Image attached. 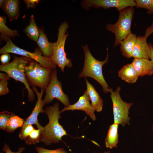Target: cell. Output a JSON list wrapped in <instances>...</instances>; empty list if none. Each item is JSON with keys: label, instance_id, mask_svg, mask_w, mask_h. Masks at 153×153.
I'll use <instances>...</instances> for the list:
<instances>
[{"label": "cell", "instance_id": "cell-1", "mask_svg": "<svg viewBox=\"0 0 153 153\" xmlns=\"http://www.w3.org/2000/svg\"><path fill=\"white\" fill-rule=\"evenodd\" d=\"M44 113L48 116L49 122L41 130L40 141L47 145L59 143L63 137L67 135L59 122L61 116L59 103L56 102L52 106L46 107Z\"/></svg>", "mask_w": 153, "mask_h": 153}, {"label": "cell", "instance_id": "cell-2", "mask_svg": "<svg viewBox=\"0 0 153 153\" xmlns=\"http://www.w3.org/2000/svg\"><path fill=\"white\" fill-rule=\"evenodd\" d=\"M82 48L84 51V61L82 70L79 74V78L90 77L92 78L102 86L104 93L110 92L111 88L105 80L102 72L103 66L107 63L109 60L108 48L105 59L103 61H100L93 56L87 44L82 46Z\"/></svg>", "mask_w": 153, "mask_h": 153}, {"label": "cell", "instance_id": "cell-3", "mask_svg": "<svg viewBox=\"0 0 153 153\" xmlns=\"http://www.w3.org/2000/svg\"><path fill=\"white\" fill-rule=\"evenodd\" d=\"M13 56L12 61L7 64L0 65V70L5 72L10 78L22 83L27 91L29 101L33 102L35 99V95L30 87L25 72L26 66L32 60L24 56L18 57L14 55Z\"/></svg>", "mask_w": 153, "mask_h": 153}, {"label": "cell", "instance_id": "cell-4", "mask_svg": "<svg viewBox=\"0 0 153 153\" xmlns=\"http://www.w3.org/2000/svg\"><path fill=\"white\" fill-rule=\"evenodd\" d=\"M118 21L114 24L109 23L106 26V29L114 34V47L120 45L121 41L130 34L131 22L134 12L133 7H129L119 11Z\"/></svg>", "mask_w": 153, "mask_h": 153}, {"label": "cell", "instance_id": "cell-5", "mask_svg": "<svg viewBox=\"0 0 153 153\" xmlns=\"http://www.w3.org/2000/svg\"><path fill=\"white\" fill-rule=\"evenodd\" d=\"M68 27V24L65 21L62 22L59 27L57 40L56 42H52L53 53L50 58L63 72H64L65 66L70 68L73 65L71 59L67 58L65 50V42L68 34V32L67 33Z\"/></svg>", "mask_w": 153, "mask_h": 153}, {"label": "cell", "instance_id": "cell-6", "mask_svg": "<svg viewBox=\"0 0 153 153\" xmlns=\"http://www.w3.org/2000/svg\"><path fill=\"white\" fill-rule=\"evenodd\" d=\"M53 70L45 68L32 60L26 66L25 72L29 85L45 90L50 82Z\"/></svg>", "mask_w": 153, "mask_h": 153}, {"label": "cell", "instance_id": "cell-7", "mask_svg": "<svg viewBox=\"0 0 153 153\" xmlns=\"http://www.w3.org/2000/svg\"><path fill=\"white\" fill-rule=\"evenodd\" d=\"M12 53L22 56L34 60L43 67L52 70L56 69V66L50 58L42 55L40 49H35L31 52L21 48L15 45L10 38L6 42L5 45L0 49V54Z\"/></svg>", "mask_w": 153, "mask_h": 153}, {"label": "cell", "instance_id": "cell-8", "mask_svg": "<svg viewBox=\"0 0 153 153\" xmlns=\"http://www.w3.org/2000/svg\"><path fill=\"white\" fill-rule=\"evenodd\" d=\"M120 87H118L115 91L111 88L110 92L113 106L114 123L124 126L126 124L130 125L131 118L128 116L129 110L133 103H127L124 101L120 95Z\"/></svg>", "mask_w": 153, "mask_h": 153}, {"label": "cell", "instance_id": "cell-9", "mask_svg": "<svg viewBox=\"0 0 153 153\" xmlns=\"http://www.w3.org/2000/svg\"><path fill=\"white\" fill-rule=\"evenodd\" d=\"M45 90L46 95L42 100L44 106L52 102L55 98L65 107L70 105L68 96L63 92L61 83L58 79L57 71L56 69L52 71L50 82Z\"/></svg>", "mask_w": 153, "mask_h": 153}, {"label": "cell", "instance_id": "cell-10", "mask_svg": "<svg viewBox=\"0 0 153 153\" xmlns=\"http://www.w3.org/2000/svg\"><path fill=\"white\" fill-rule=\"evenodd\" d=\"M83 8L87 10L91 7L106 9L116 8L118 11L128 7L135 6L133 0H84L81 3Z\"/></svg>", "mask_w": 153, "mask_h": 153}, {"label": "cell", "instance_id": "cell-11", "mask_svg": "<svg viewBox=\"0 0 153 153\" xmlns=\"http://www.w3.org/2000/svg\"><path fill=\"white\" fill-rule=\"evenodd\" d=\"M90 100L86 90L83 95L80 97L76 102L65 107L60 112L61 113L66 110H82L84 111L94 121L96 119L94 114L95 110L90 103Z\"/></svg>", "mask_w": 153, "mask_h": 153}, {"label": "cell", "instance_id": "cell-12", "mask_svg": "<svg viewBox=\"0 0 153 153\" xmlns=\"http://www.w3.org/2000/svg\"><path fill=\"white\" fill-rule=\"evenodd\" d=\"M33 90L36 94L37 97V100L30 115L25 120L23 126L21 128L24 127L28 125L35 124L36 125L38 129H41L42 130L44 127L41 126L39 123L38 120V117L41 113L44 112V110L43 109L42 97L44 90L41 89L39 92L35 86H33Z\"/></svg>", "mask_w": 153, "mask_h": 153}, {"label": "cell", "instance_id": "cell-13", "mask_svg": "<svg viewBox=\"0 0 153 153\" xmlns=\"http://www.w3.org/2000/svg\"><path fill=\"white\" fill-rule=\"evenodd\" d=\"M147 39L144 36H138L132 52V57L134 58H143L151 59L150 47L148 44Z\"/></svg>", "mask_w": 153, "mask_h": 153}, {"label": "cell", "instance_id": "cell-14", "mask_svg": "<svg viewBox=\"0 0 153 153\" xmlns=\"http://www.w3.org/2000/svg\"><path fill=\"white\" fill-rule=\"evenodd\" d=\"M131 64L139 76L153 75V65L150 60L143 58H134Z\"/></svg>", "mask_w": 153, "mask_h": 153}, {"label": "cell", "instance_id": "cell-15", "mask_svg": "<svg viewBox=\"0 0 153 153\" xmlns=\"http://www.w3.org/2000/svg\"><path fill=\"white\" fill-rule=\"evenodd\" d=\"M87 87L86 90L91 101V104L97 112L102 111L103 106V100L94 86L85 78Z\"/></svg>", "mask_w": 153, "mask_h": 153}, {"label": "cell", "instance_id": "cell-16", "mask_svg": "<svg viewBox=\"0 0 153 153\" xmlns=\"http://www.w3.org/2000/svg\"><path fill=\"white\" fill-rule=\"evenodd\" d=\"M37 43L42 55L50 58L53 53L52 42L48 41L42 27L40 28V34Z\"/></svg>", "mask_w": 153, "mask_h": 153}, {"label": "cell", "instance_id": "cell-17", "mask_svg": "<svg viewBox=\"0 0 153 153\" xmlns=\"http://www.w3.org/2000/svg\"><path fill=\"white\" fill-rule=\"evenodd\" d=\"M10 21L17 20L20 15L19 1L18 0H6L1 8Z\"/></svg>", "mask_w": 153, "mask_h": 153}, {"label": "cell", "instance_id": "cell-18", "mask_svg": "<svg viewBox=\"0 0 153 153\" xmlns=\"http://www.w3.org/2000/svg\"><path fill=\"white\" fill-rule=\"evenodd\" d=\"M118 75L122 80L130 84L136 82L139 76L131 63L123 66L118 71Z\"/></svg>", "mask_w": 153, "mask_h": 153}, {"label": "cell", "instance_id": "cell-19", "mask_svg": "<svg viewBox=\"0 0 153 153\" xmlns=\"http://www.w3.org/2000/svg\"><path fill=\"white\" fill-rule=\"evenodd\" d=\"M137 39L136 35L131 33L120 41V50L123 56L128 58L132 57V52Z\"/></svg>", "mask_w": 153, "mask_h": 153}, {"label": "cell", "instance_id": "cell-20", "mask_svg": "<svg viewBox=\"0 0 153 153\" xmlns=\"http://www.w3.org/2000/svg\"><path fill=\"white\" fill-rule=\"evenodd\" d=\"M118 124L114 123L109 126L105 139V144L107 148L112 149L117 147V144L118 143Z\"/></svg>", "mask_w": 153, "mask_h": 153}, {"label": "cell", "instance_id": "cell-21", "mask_svg": "<svg viewBox=\"0 0 153 153\" xmlns=\"http://www.w3.org/2000/svg\"><path fill=\"white\" fill-rule=\"evenodd\" d=\"M6 18L4 16H0V41H3L7 42L11 37L14 38L15 37H19L18 31L9 28L6 25Z\"/></svg>", "mask_w": 153, "mask_h": 153}, {"label": "cell", "instance_id": "cell-22", "mask_svg": "<svg viewBox=\"0 0 153 153\" xmlns=\"http://www.w3.org/2000/svg\"><path fill=\"white\" fill-rule=\"evenodd\" d=\"M29 25L24 29L26 34L31 40L37 42L40 34V28L37 26L34 17L31 15L30 17Z\"/></svg>", "mask_w": 153, "mask_h": 153}, {"label": "cell", "instance_id": "cell-23", "mask_svg": "<svg viewBox=\"0 0 153 153\" xmlns=\"http://www.w3.org/2000/svg\"><path fill=\"white\" fill-rule=\"evenodd\" d=\"M25 120L13 113H11L10 117L6 131L9 133L13 132L18 128H22Z\"/></svg>", "mask_w": 153, "mask_h": 153}, {"label": "cell", "instance_id": "cell-24", "mask_svg": "<svg viewBox=\"0 0 153 153\" xmlns=\"http://www.w3.org/2000/svg\"><path fill=\"white\" fill-rule=\"evenodd\" d=\"M40 129H33L29 134L25 140L26 144L35 145L40 141L41 130Z\"/></svg>", "mask_w": 153, "mask_h": 153}, {"label": "cell", "instance_id": "cell-25", "mask_svg": "<svg viewBox=\"0 0 153 153\" xmlns=\"http://www.w3.org/2000/svg\"><path fill=\"white\" fill-rule=\"evenodd\" d=\"M10 78L6 73H0V95L6 94L9 92L7 85Z\"/></svg>", "mask_w": 153, "mask_h": 153}, {"label": "cell", "instance_id": "cell-26", "mask_svg": "<svg viewBox=\"0 0 153 153\" xmlns=\"http://www.w3.org/2000/svg\"><path fill=\"white\" fill-rule=\"evenodd\" d=\"M135 1L137 8L146 9L148 14H153V0H135Z\"/></svg>", "mask_w": 153, "mask_h": 153}, {"label": "cell", "instance_id": "cell-27", "mask_svg": "<svg viewBox=\"0 0 153 153\" xmlns=\"http://www.w3.org/2000/svg\"><path fill=\"white\" fill-rule=\"evenodd\" d=\"M11 113L7 111L0 113V128L6 131L10 117Z\"/></svg>", "mask_w": 153, "mask_h": 153}, {"label": "cell", "instance_id": "cell-28", "mask_svg": "<svg viewBox=\"0 0 153 153\" xmlns=\"http://www.w3.org/2000/svg\"><path fill=\"white\" fill-rule=\"evenodd\" d=\"M34 128L32 125H28L21 128L19 135L21 140H25Z\"/></svg>", "mask_w": 153, "mask_h": 153}, {"label": "cell", "instance_id": "cell-29", "mask_svg": "<svg viewBox=\"0 0 153 153\" xmlns=\"http://www.w3.org/2000/svg\"><path fill=\"white\" fill-rule=\"evenodd\" d=\"M36 150L38 153H68L63 148H58L55 150H49L42 147H36Z\"/></svg>", "mask_w": 153, "mask_h": 153}, {"label": "cell", "instance_id": "cell-30", "mask_svg": "<svg viewBox=\"0 0 153 153\" xmlns=\"http://www.w3.org/2000/svg\"><path fill=\"white\" fill-rule=\"evenodd\" d=\"M10 57L8 53L2 54L0 57V61L2 65H6L9 63Z\"/></svg>", "mask_w": 153, "mask_h": 153}, {"label": "cell", "instance_id": "cell-31", "mask_svg": "<svg viewBox=\"0 0 153 153\" xmlns=\"http://www.w3.org/2000/svg\"><path fill=\"white\" fill-rule=\"evenodd\" d=\"M24 1L27 8L28 9L30 8H35L40 1L39 0H24Z\"/></svg>", "mask_w": 153, "mask_h": 153}, {"label": "cell", "instance_id": "cell-32", "mask_svg": "<svg viewBox=\"0 0 153 153\" xmlns=\"http://www.w3.org/2000/svg\"><path fill=\"white\" fill-rule=\"evenodd\" d=\"M24 147H21L18 148V151L16 152H12L9 147L6 143L3 148V151L5 152V153H21L25 150Z\"/></svg>", "mask_w": 153, "mask_h": 153}, {"label": "cell", "instance_id": "cell-33", "mask_svg": "<svg viewBox=\"0 0 153 153\" xmlns=\"http://www.w3.org/2000/svg\"><path fill=\"white\" fill-rule=\"evenodd\" d=\"M153 33V22L152 24L149 27L147 28L145 30L144 37L146 39L152 33Z\"/></svg>", "mask_w": 153, "mask_h": 153}, {"label": "cell", "instance_id": "cell-34", "mask_svg": "<svg viewBox=\"0 0 153 153\" xmlns=\"http://www.w3.org/2000/svg\"><path fill=\"white\" fill-rule=\"evenodd\" d=\"M149 44L150 45L151 52V58L150 60L152 61V65H153V48L152 46V45L150 43H149ZM153 75V72H152Z\"/></svg>", "mask_w": 153, "mask_h": 153}, {"label": "cell", "instance_id": "cell-35", "mask_svg": "<svg viewBox=\"0 0 153 153\" xmlns=\"http://www.w3.org/2000/svg\"><path fill=\"white\" fill-rule=\"evenodd\" d=\"M5 0H0V7L1 8H2L3 6L4 5Z\"/></svg>", "mask_w": 153, "mask_h": 153}, {"label": "cell", "instance_id": "cell-36", "mask_svg": "<svg viewBox=\"0 0 153 153\" xmlns=\"http://www.w3.org/2000/svg\"><path fill=\"white\" fill-rule=\"evenodd\" d=\"M110 151L109 150L108 151H104L103 153H110Z\"/></svg>", "mask_w": 153, "mask_h": 153}, {"label": "cell", "instance_id": "cell-37", "mask_svg": "<svg viewBox=\"0 0 153 153\" xmlns=\"http://www.w3.org/2000/svg\"><path fill=\"white\" fill-rule=\"evenodd\" d=\"M152 130H153V126H152Z\"/></svg>", "mask_w": 153, "mask_h": 153}, {"label": "cell", "instance_id": "cell-38", "mask_svg": "<svg viewBox=\"0 0 153 153\" xmlns=\"http://www.w3.org/2000/svg\"><path fill=\"white\" fill-rule=\"evenodd\" d=\"M152 47H153V45H152Z\"/></svg>", "mask_w": 153, "mask_h": 153}]
</instances>
